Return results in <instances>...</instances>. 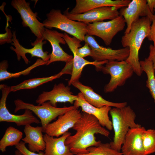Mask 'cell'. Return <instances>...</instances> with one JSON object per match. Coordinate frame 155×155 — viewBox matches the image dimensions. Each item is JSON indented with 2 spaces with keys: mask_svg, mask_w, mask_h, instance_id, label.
Segmentation results:
<instances>
[{
  "mask_svg": "<svg viewBox=\"0 0 155 155\" xmlns=\"http://www.w3.org/2000/svg\"><path fill=\"white\" fill-rule=\"evenodd\" d=\"M72 129L76 132L69 135L65 143L74 155L88 153L87 149L97 146L101 142L97 141L95 134H99L108 137L110 133L102 127L97 119L92 115L83 112Z\"/></svg>",
  "mask_w": 155,
  "mask_h": 155,
  "instance_id": "1",
  "label": "cell"
},
{
  "mask_svg": "<svg viewBox=\"0 0 155 155\" xmlns=\"http://www.w3.org/2000/svg\"><path fill=\"white\" fill-rule=\"evenodd\" d=\"M152 22L148 17L140 18L132 24L129 32L124 34L121 38L122 46L129 50V56L125 60L138 76H141L143 72L140 63L139 52L143 41L149 34Z\"/></svg>",
  "mask_w": 155,
  "mask_h": 155,
  "instance_id": "2",
  "label": "cell"
},
{
  "mask_svg": "<svg viewBox=\"0 0 155 155\" xmlns=\"http://www.w3.org/2000/svg\"><path fill=\"white\" fill-rule=\"evenodd\" d=\"M109 113L114 131L113 140L109 143L112 148L121 151L125 137L129 130L141 125L135 122L136 114L129 106L113 107Z\"/></svg>",
  "mask_w": 155,
  "mask_h": 155,
  "instance_id": "3",
  "label": "cell"
},
{
  "mask_svg": "<svg viewBox=\"0 0 155 155\" xmlns=\"http://www.w3.org/2000/svg\"><path fill=\"white\" fill-rule=\"evenodd\" d=\"M46 16V18L42 23L45 28L59 29L81 42L84 41V37L87 34V24L69 19L59 9H51Z\"/></svg>",
  "mask_w": 155,
  "mask_h": 155,
  "instance_id": "4",
  "label": "cell"
},
{
  "mask_svg": "<svg viewBox=\"0 0 155 155\" xmlns=\"http://www.w3.org/2000/svg\"><path fill=\"white\" fill-rule=\"evenodd\" d=\"M14 103L15 113L21 110L27 109L34 113L40 119L43 133L47 126L57 117L69 110L78 108L74 105L63 107H55L49 101L44 102L40 105H35L20 99L15 100Z\"/></svg>",
  "mask_w": 155,
  "mask_h": 155,
  "instance_id": "5",
  "label": "cell"
},
{
  "mask_svg": "<svg viewBox=\"0 0 155 155\" xmlns=\"http://www.w3.org/2000/svg\"><path fill=\"white\" fill-rule=\"evenodd\" d=\"M98 70L111 75L110 81L104 88L106 93L112 92L118 87L123 86L134 73L132 66L126 60L108 61L104 66L101 65Z\"/></svg>",
  "mask_w": 155,
  "mask_h": 155,
  "instance_id": "6",
  "label": "cell"
},
{
  "mask_svg": "<svg viewBox=\"0 0 155 155\" xmlns=\"http://www.w3.org/2000/svg\"><path fill=\"white\" fill-rule=\"evenodd\" d=\"M125 23L124 18L120 15L109 21L88 24L86 28L87 34L98 37L106 45H109L114 36L123 30Z\"/></svg>",
  "mask_w": 155,
  "mask_h": 155,
  "instance_id": "7",
  "label": "cell"
},
{
  "mask_svg": "<svg viewBox=\"0 0 155 155\" xmlns=\"http://www.w3.org/2000/svg\"><path fill=\"white\" fill-rule=\"evenodd\" d=\"M1 96L0 100V122L15 123L17 126H25L32 123L38 124L40 121L29 109H25L24 113L21 115L11 113L7 108L6 101L7 97L11 92L10 87L4 84L0 85Z\"/></svg>",
  "mask_w": 155,
  "mask_h": 155,
  "instance_id": "8",
  "label": "cell"
},
{
  "mask_svg": "<svg viewBox=\"0 0 155 155\" xmlns=\"http://www.w3.org/2000/svg\"><path fill=\"white\" fill-rule=\"evenodd\" d=\"M84 41L91 48L92 53L90 57L96 61L125 60L129 55L128 48L113 49L104 47L100 45L93 36L86 34L84 37Z\"/></svg>",
  "mask_w": 155,
  "mask_h": 155,
  "instance_id": "9",
  "label": "cell"
},
{
  "mask_svg": "<svg viewBox=\"0 0 155 155\" xmlns=\"http://www.w3.org/2000/svg\"><path fill=\"white\" fill-rule=\"evenodd\" d=\"M64 38L66 42L73 54V67L71 78L68 84L70 86L74 82L79 81L84 67L88 65H94L97 70L101 65L105 64L108 61L97 62L90 61L81 57L77 52V49L81 46L80 40L69 36L66 33H64Z\"/></svg>",
  "mask_w": 155,
  "mask_h": 155,
  "instance_id": "10",
  "label": "cell"
},
{
  "mask_svg": "<svg viewBox=\"0 0 155 155\" xmlns=\"http://www.w3.org/2000/svg\"><path fill=\"white\" fill-rule=\"evenodd\" d=\"M119 9L114 7H104L93 9L83 13L72 14L69 13V8H68L63 14L71 20L88 24L114 19L120 15Z\"/></svg>",
  "mask_w": 155,
  "mask_h": 155,
  "instance_id": "11",
  "label": "cell"
},
{
  "mask_svg": "<svg viewBox=\"0 0 155 155\" xmlns=\"http://www.w3.org/2000/svg\"><path fill=\"white\" fill-rule=\"evenodd\" d=\"M11 4L20 15L23 26L29 27L37 38H42L45 28L37 19V14L31 9L30 3L25 0H13Z\"/></svg>",
  "mask_w": 155,
  "mask_h": 155,
  "instance_id": "12",
  "label": "cell"
},
{
  "mask_svg": "<svg viewBox=\"0 0 155 155\" xmlns=\"http://www.w3.org/2000/svg\"><path fill=\"white\" fill-rule=\"evenodd\" d=\"M119 12L127 24L124 34L129 32L132 24L140 17H148L152 21L155 19V15L150 11L146 0H132L127 7L121 8Z\"/></svg>",
  "mask_w": 155,
  "mask_h": 155,
  "instance_id": "13",
  "label": "cell"
},
{
  "mask_svg": "<svg viewBox=\"0 0 155 155\" xmlns=\"http://www.w3.org/2000/svg\"><path fill=\"white\" fill-rule=\"evenodd\" d=\"M42 38L44 40H46L50 43L52 48L50 59L46 65L56 61H63L67 63L73 61V56L65 52L60 45V43L66 44L64 34L45 28Z\"/></svg>",
  "mask_w": 155,
  "mask_h": 155,
  "instance_id": "14",
  "label": "cell"
},
{
  "mask_svg": "<svg viewBox=\"0 0 155 155\" xmlns=\"http://www.w3.org/2000/svg\"><path fill=\"white\" fill-rule=\"evenodd\" d=\"M82 115L78 108L69 110L59 116L55 121L49 124L44 133L51 136L59 137L72 128Z\"/></svg>",
  "mask_w": 155,
  "mask_h": 155,
  "instance_id": "15",
  "label": "cell"
},
{
  "mask_svg": "<svg viewBox=\"0 0 155 155\" xmlns=\"http://www.w3.org/2000/svg\"><path fill=\"white\" fill-rule=\"evenodd\" d=\"M78 96L74 95L70 88L63 83L55 84L52 90L43 91L38 96L35 102L38 105L49 101L54 106L57 107L58 102H69L73 104L77 100Z\"/></svg>",
  "mask_w": 155,
  "mask_h": 155,
  "instance_id": "16",
  "label": "cell"
},
{
  "mask_svg": "<svg viewBox=\"0 0 155 155\" xmlns=\"http://www.w3.org/2000/svg\"><path fill=\"white\" fill-rule=\"evenodd\" d=\"M43 39L42 38L39 39L37 38L34 42L31 43L33 47L30 49H27L23 47L20 43L18 40L17 39L16 35V32H13L12 42L11 44L14 46L10 47V49L14 51L16 53L17 59L20 61L21 57L23 59L26 64H28L29 61L26 57V54L29 53L31 55L32 57H37L41 58L45 62L47 63L50 57V54H49L47 51H44L43 45L46 42H43Z\"/></svg>",
  "mask_w": 155,
  "mask_h": 155,
  "instance_id": "17",
  "label": "cell"
},
{
  "mask_svg": "<svg viewBox=\"0 0 155 155\" xmlns=\"http://www.w3.org/2000/svg\"><path fill=\"white\" fill-rule=\"evenodd\" d=\"M146 130L142 126L130 129L125 137L121 151L123 155H146L142 138Z\"/></svg>",
  "mask_w": 155,
  "mask_h": 155,
  "instance_id": "18",
  "label": "cell"
},
{
  "mask_svg": "<svg viewBox=\"0 0 155 155\" xmlns=\"http://www.w3.org/2000/svg\"><path fill=\"white\" fill-rule=\"evenodd\" d=\"M78 98L74 102V106L78 108L80 107L83 112L93 115L102 127H105L108 130L111 131L113 129L112 121L108 116L111 107L104 106L101 108L96 107L86 102L81 92L78 93Z\"/></svg>",
  "mask_w": 155,
  "mask_h": 155,
  "instance_id": "19",
  "label": "cell"
},
{
  "mask_svg": "<svg viewBox=\"0 0 155 155\" xmlns=\"http://www.w3.org/2000/svg\"><path fill=\"white\" fill-rule=\"evenodd\" d=\"M131 1L130 0H76L75 6L69 13L72 14H80L104 7H114L121 9L127 7Z\"/></svg>",
  "mask_w": 155,
  "mask_h": 155,
  "instance_id": "20",
  "label": "cell"
},
{
  "mask_svg": "<svg viewBox=\"0 0 155 155\" xmlns=\"http://www.w3.org/2000/svg\"><path fill=\"white\" fill-rule=\"evenodd\" d=\"M71 85L80 91L86 102L96 107L101 108L104 106H108L121 108L127 106L126 102L117 103L105 100L95 92L91 87L83 85L79 81L73 82Z\"/></svg>",
  "mask_w": 155,
  "mask_h": 155,
  "instance_id": "21",
  "label": "cell"
},
{
  "mask_svg": "<svg viewBox=\"0 0 155 155\" xmlns=\"http://www.w3.org/2000/svg\"><path fill=\"white\" fill-rule=\"evenodd\" d=\"M71 133L67 131L60 137H55L45 133L44 138L45 143L44 155H74L65 142Z\"/></svg>",
  "mask_w": 155,
  "mask_h": 155,
  "instance_id": "22",
  "label": "cell"
},
{
  "mask_svg": "<svg viewBox=\"0 0 155 155\" xmlns=\"http://www.w3.org/2000/svg\"><path fill=\"white\" fill-rule=\"evenodd\" d=\"M24 131L25 136L22 140L28 144V149L30 151L38 152L44 150L45 143L42 126L34 127L28 125L24 126Z\"/></svg>",
  "mask_w": 155,
  "mask_h": 155,
  "instance_id": "23",
  "label": "cell"
},
{
  "mask_svg": "<svg viewBox=\"0 0 155 155\" xmlns=\"http://www.w3.org/2000/svg\"><path fill=\"white\" fill-rule=\"evenodd\" d=\"M46 64V62L41 59H38L33 64L25 69L19 72L12 73L7 70L8 66V61L6 60L3 61L0 63V81L7 80L12 78H18L22 75H28L33 69Z\"/></svg>",
  "mask_w": 155,
  "mask_h": 155,
  "instance_id": "24",
  "label": "cell"
},
{
  "mask_svg": "<svg viewBox=\"0 0 155 155\" xmlns=\"http://www.w3.org/2000/svg\"><path fill=\"white\" fill-rule=\"evenodd\" d=\"M23 135V133L18 129L11 126L8 127L0 140V151L4 152L7 147L18 144L22 139Z\"/></svg>",
  "mask_w": 155,
  "mask_h": 155,
  "instance_id": "25",
  "label": "cell"
},
{
  "mask_svg": "<svg viewBox=\"0 0 155 155\" xmlns=\"http://www.w3.org/2000/svg\"><path fill=\"white\" fill-rule=\"evenodd\" d=\"M62 75L58 74L49 77L37 78L24 81L19 84L10 87L11 92H15L22 89H32L44 83L59 78Z\"/></svg>",
  "mask_w": 155,
  "mask_h": 155,
  "instance_id": "26",
  "label": "cell"
},
{
  "mask_svg": "<svg viewBox=\"0 0 155 155\" xmlns=\"http://www.w3.org/2000/svg\"><path fill=\"white\" fill-rule=\"evenodd\" d=\"M142 69L147 76L146 86L148 88L155 103V76L152 63L148 58L140 61Z\"/></svg>",
  "mask_w": 155,
  "mask_h": 155,
  "instance_id": "27",
  "label": "cell"
},
{
  "mask_svg": "<svg viewBox=\"0 0 155 155\" xmlns=\"http://www.w3.org/2000/svg\"><path fill=\"white\" fill-rule=\"evenodd\" d=\"M87 150V153L76 155H123L121 151L112 148L109 143H101L97 146L89 148Z\"/></svg>",
  "mask_w": 155,
  "mask_h": 155,
  "instance_id": "28",
  "label": "cell"
},
{
  "mask_svg": "<svg viewBox=\"0 0 155 155\" xmlns=\"http://www.w3.org/2000/svg\"><path fill=\"white\" fill-rule=\"evenodd\" d=\"M144 148L146 155L155 152V129L146 130L142 137Z\"/></svg>",
  "mask_w": 155,
  "mask_h": 155,
  "instance_id": "29",
  "label": "cell"
},
{
  "mask_svg": "<svg viewBox=\"0 0 155 155\" xmlns=\"http://www.w3.org/2000/svg\"><path fill=\"white\" fill-rule=\"evenodd\" d=\"M24 142L22 141L15 146V148L22 155H44V152L42 151L36 153L30 151L27 148Z\"/></svg>",
  "mask_w": 155,
  "mask_h": 155,
  "instance_id": "30",
  "label": "cell"
},
{
  "mask_svg": "<svg viewBox=\"0 0 155 155\" xmlns=\"http://www.w3.org/2000/svg\"><path fill=\"white\" fill-rule=\"evenodd\" d=\"M8 25L7 22L5 29L6 32L4 34H0V45H2L5 43H10L12 42L13 33H12L11 30L8 28Z\"/></svg>",
  "mask_w": 155,
  "mask_h": 155,
  "instance_id": "31",
  "label": "cell"
},
{
  "mask_svg": "<svg viewBox=\"0 0 155 155\" xmlns=\"http://www.w3.org/2000/svg\"><path fill=\"white\" fill-rule=\"evenodd\" d=\"M77 51L79 55L84 58L88 56H91L92 53V49L87 43H85L83 46L78 48Z\"/></svg>",
  "mask_w": 155,
  "mask_h": 155,
  "instance_id": "32",
  "label": "cell"
},
{
  "mask_svg": "<svg viewBox=\"0 0 155 155\" xmlns=\"http://www.w3.org/2000/svg\"><path fill=\"white\" fill-rule=\"evenodd\" d=\"M147 38L153 42V45L155 47V19L152 21L150 32Z\"/></svg>",
  "mask_w": 155,
  "mask_h": 155,
  "instance_id": "33",
  "label": "cell"
},
{
  "mask_svg": "<svg viewBox=\"0 0 155 155\" xmlns=\"http://www.w3.org/2000/svg\"><path fill=\"white\" fill-rule=\"evenodd\" d=\"M73 67V61L66 63L64 67L59 72L62 75L64 74H71Z\"/></svg>",
  "mask_w": 155,
  "mask_h": 155,
  "instance_id": "34",
  "label": "cell"
},
{
  "mask_svg": "<svg viewBox=\"0 0 155 155\" xmlns=\"http://www.w3.org/2000/svg\"><path fill=\"white\" fill-rule=\"evenodd\" d=\"M149 53L148 58L152 63L153 66L155 73V47L150 44L149 47Z\"/></svg>",
  "mask_w": 155,
  "mask_h": 155,
  "instance_id": "35",
  "label": "cell"
},
{
  "mask_svg": "<svg viewBox=\"0 0 155 155\" xmlns=\"http://www.w3.org/2000/svg\"><path fill=\"white\" fill-rule=\"evenodd\" d=\"M147 5L152 13L154 14L155 6V0H147Z\"/></svg>",
  "mask_w": 155,
  "mask_h": 155,
  "instance_id": "36",
  "label": "cell"
},
{
  "mask_svg": "<svg viewBox=\"0 0 155 155\" xmlns=\"http://www.w3.org/2000/svg\"><path fill=\"white\" fill-rule=\"evenodd\" d=\"M15 155H22L20 152L18 150H16L15 151Z\"/></svg>",
  "mask_w": 155,
  "mask_h": 155,
  "instance_id": "37",
  "label": "cell"
},
{
  "mask_svg": "<svg viewBox=\"0 0 155 155\" xmlns=\"http://www.w3.org/2000/svg\"><path fill=\"white\" fill-rule=\"evenodd\" d=\"M154 11H155V7H154Z\"/></svg>",
  "mask_w": 155,
  "mask_h": 155,
  "instance_id": "38",
  "label": "cell"
}]
</instances>
